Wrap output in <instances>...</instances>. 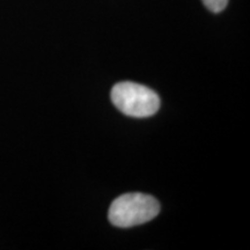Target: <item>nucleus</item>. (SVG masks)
I'll return each mask as SVG.
<instances>
[{
	"label": "nucleus",
	"instance_id": "nucleus-2",
	"mask_svg": "<svg viewBox=\"0 0 250 250\" xmlns=\"http://www.w3.org/2000/svg\"><path fill=\"white\" fill-rule=\"evenodd\" d=\"M111 101L123 114L137 118L152 116L160 108V99L154 90L130 81L114 86Z\"/></svg>",
	"mask_w": 250,
	"mask_h": 250
},
{
	"label": "nucleus",
	"instance_id": "nucleus-3",
	"mask_svg": "<svg viewBox=\"0 0 250 250\" xmlns=\"http://www.w3.org/2000/svg\"><path fill=\"white\" fill-rule=\"evenodd\" d=\"M206 8L210 9L213 13H220L226 8L228 4V0H203Z\"/></svg>",
	"mask_w": 250,
	"mask_h": 250
},
{
	"label": "nucleus",
	"instance_id": "nucleus-1",
	"mask_svg": "<svg viewBox=\"0 0 250 250\" xmlns=\"http://www.w3.org/2000/svg\"><path fill=\"white\" fill-rule=\"evenodd\" d=\"M160 212L154 197L140 192L125 193L115 199L109 208V221L116 227L129 228L148 223Z\"/></svg>",
	"mask_w": 250,
	"mask_h": 250
}]
</instances>
